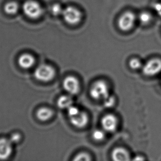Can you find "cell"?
I'll return each mask as SVG.
<instances>
[{"mask_svg":"<svg viewBox=\"0 0 161 161\" xmlns=\"http://www.w3.org/2000/svg\"><path fill=\"white\" fill-rule=\"evenodd\" d=\"M90 94L95 100H104L109 96L108 87L107 84L103 81H97L92 85Z\"/></svg>","mask_w":161,"mask_h":161,"instance_id":"obj_1","label":"cell"},{"mask_svg":"<svg viewBox=\"0 0 161 161\" xmlns=\"http://www.w3.org/2000/svg\"><path fill=\"white\" fill-rule=\"evenodd\" d=\"M23 10L27 17L34 19L40 17L43 13L42 6L33 0H29L25 2L23 6Z\"/></svg>","mask_w":161,"mask_h":161,"instance_id":"obj_2","label":"cell"},{"mask_svg":"<svg viewBox=\"0 0 161 161\" xmlns=\"http://www.w3.org/2000/svg\"><path fill=\"white\" fill-rule=\"evenodd\" d=\"M62 15L65 22L72 25L78 24L82 18L80 11L73 6H68L64 9Z\"/></svg>","mask_w":161,"mask_h":161,"instance_id":"obj_3","label":"cell"},{"mask_svg":"<svg viewBox=\"0 0 161 161\" xmlns=\"http://www.w3.org/2000/svg\"><path fill=\"white\" fill-rule=\"evenodd\" d=\"M35 78L41 81L47 82L51 80L55 75L54 70L50 65L42 64L35 70Z\"/></svg>","mask_w":161,"mask_h":161,"instance_id":"obj_4","label":"cell"},{"mask_svg":"<svg viewBox=\"0 0 161 161\" xmlns=\"http://www.w3.org/2000/svg\"><path fill=\"white\" fill-rule=\"evenodd\" d=\"M136 20V17L131 12H126L123 13L118 20V24L122 31H128L133 28Z\"/></svg>","mask_w":161,"mask_h":161,"instance_id":"obj_5","label":"cell"},{"mask_svg":"<svg viewBox=\"0 0 161 161\" xmlns=\"http://www.w3.org/2000/svg\"><path fill=\"white\" fill-rule=\"evenodd\" d=\"M142 72L147 76H153L161 72V61L153 59L147 62L142 67Z\"/></svg>","mask_w":161,"mask_h":161,"instance_id":"obj_6","label":"cell"},{"mask_svg":"<svg viewBox=\"0 0 161 161\" xmlns=\"http://www.w3.org/2000/svg\"><path fill=\"white\" fill-rule=\"evenodd\" d=\"M63 87L66 92L71 95H75L78 93L80 85L77 79L74 76H67L63 81Z\"/></svg>","mask_w":161,"mask_h":161,"instance_id":"obj_7","label":"cell"},{"mask_svg":"<svg viewBox=\"0 0 161 161\" xmlns=\"http://www.w3.org/2000/svg\"><path fill=\"white\" fill-rule=\"evenodd\" d=\"M12 143L6 138L0 139V159L5 160L12 153Z\"/></svg>","mask_w":161,"mask_h":161,"instance_id":"obj_8","label":"cell"},{"mask_svg":"<svg viewBox=\"0 0 161 161\" xmlns=\"http://www.w3.org/2000/svg\"><path fill=\"white\" fill-rule=\"evenodd\" d=\"M101 123L105 130L108 132H113L117 127L118 121L114 115L107 114L103 117Z\"/></svg>","mask_w":161,"mask_h":161,"instance_id":"obj_9","label":"cell"},{"mask_svg":"<svg viewBox=\"0 0 161 161\" xmlns=\"http://www.w3.org/2000/svg\"><path fill=\"white\" fill-rule=\"evenodd\" d=\"M88 120L89 118L87 114L81 111L78 114L70 118L71 123L78 128H83L86 126L88 123Z\"/></svg>","mask_w":161,"mask_h":161,"instance_id":"obj_10","label":"cell"},{"mask_svg":"<svg viewBox=\"0 0 161 161\" xmlns=\"http://www.w3.org/2000/svg\"><path fill=\"white\" fill-rule=\"evenodd\" d=\"M35 59L33 56L30 54L25 53L22 54L18 59L19 65L24 69H28L33 67Z\"/></svg>","mask_w":161,"mask_h":161,"instance_id":"obj_11","label":"cell"},{"mask_svg":"<svg viewBox=\"0 0 161 161\" xmlns=\"http://www.w3.org/2000/svg\"><path fill=\"white\" fill-rule=\"evenodd\" d=\"M129 157L128 153L125 149L121 147L115 148L112 153V157L114 161H128Z\"/></svg>","mask_w":161,"mask_h":161,"instance_id":"obj_12","label":"cell"},{"mask_svg":"<svg viewBox=\"0 0 161 161\" xmlns=\"http://www.w3.org/2000/svg\"><path fill=\"white\" fill-rule=\"evenodd\" d=\"M53 115V111L45 107L39 109L36 112L37 118L42 121L47 120L52 117Z\"/></svg>","mask_w":161,"mask_h":161,"instance_id":"obj_13","label":"cell"},{"mask_svg":"<svg viewBox=\"0 0 161 161\" xmlns=\"http://www.w3.org/2000/svg\"><path fill=\"white\" fill-rule=\"evenodd\" d=\"M73 100L68 96H62L59 98L57 105L59 108L62 109L67 108L72 106Z\"/></svg>","mask_w":161,"mask_h":161,"instance_id":"obj_14","label":"cell"},{"mask_svg":"<svg viewBox=\"0 0 161 161\" xmlns=\"http://www.w3.org/2000/svg\"><path fill=\"white\" fill-rule=\"evenodd\" d=\"M19 9V5L17 2H9L4 5V10L6 13L13 15L17 13Z\"/></svg>","mask_w":161,"mask_h":161,"instance_id":"obj_15","label":"cell"},{"mask_svg":"<svg viewBox=\"0 0 161 161\" xmlns=\"http://www.w3.org/2000/svg\"><path fill=\"white\" fill-rule=\"evenodd\" d=\"M152 20V15L146 12H143L139 15V20L142 24H147Z\"/></svg>","mask_w":161,"mask_h":161,"instance_id":"obj_16","label":"cell"},{"mask_svg":"<svg viewBox=\"0 0 161 161\" xmlns=\"http://www.w3.org/2000/svg\"><path fill=\"white\" fill-rule=\"evenodd\" d=\"M92 137L96 141L100 142L104 139L105 137V133L101 130H96L92 133Z\"/></svg>","mask_w":161,"mask_h":161,"instance_id":"obj_17","label":"cell"},{"mask_svg":"<svg viewBox=\"0 0 161 161\" xmlns=\"http://www.w3.org/2000/svg\"><path fill=\"white\" fill-rule=\"evenodd\" d=\"M63 9L62 7L58 3L53 4L51 8V12L54 15H59L62 14Z\"/></svg>","mask_w":161,"mask_h":161,"instance_id":"obj_18","label":"cell"},{"mask_svg":"<svg viewBox=\"0 0 161 161\" xmlns=\"http://www.w3.org/2000/svg\"><path fill=\"white\" fill-rule=\"evenodd\" d=\"M129 65L133 69H137L142 67V63L138 59H132L129 62Z\"/></svg>","mask_w":161,"mask_h":161,"instance_id":"obj_19","label":"cell"},{"mask_svg":"<svg viewBox=\"0 0 161 161\" xmlns=\"http://www.w3.org/2000/svg\"><path fill=\"white\" fill-rule=\"evenodd\" d=\"M73 160L76 161H87L91 160V158H90L89 156L86 153H79L78 155H76Z\"/></svg>","mask_w":161,"mask_h":161,"instance_id":"obj_20","label":"cell"},{"mask_svg":"<svg viewBox=\"0 0 161 161\" xmlns=\"http://www.w3.org/2000/svg\"><path fill=\"white\" fill-rule=\"evenodd\" d=\"M68 115L69 117V118L74 117L76 114H78L79 113V109L77 107L73 106H70V107L67 108Z\"/></svg>","mask_w":161,"mask_h":161,"instance_id":"obj_21","label":"cell"},{"mask_svg":"<svg viewBox=\"0 0 161 161\" xmlns=\"http://www.w3.org/2000/svg\"><path fill=\"white\" fill-rule=\"evenodd\" d=\"M103 103L106 107L109 108V107H112L115 103V98H114L113 96L109 95L107 98H105L103 100Z\"/></svg>","mask_w":161,"mask_h":161,"instance_id":"obj_22","label":"cell"},{"mask_svg":"<svg viewBox=\"0 0 161 161\" xmlns=\"http://www.w3.org/2000/svg\"><path fill=\"white\" fill-rule=\"evenodd\" d=\"M9 139L12 144H16L19 142L20 140V135L18 133H14L11 135Z\"/></svg>","mask_w":161,"mask_h":161,"instance_id":"obj_23","label":"cell"},{"mask_svg":"<svg viewBox=\"0 0 161 161\" xmlns=\"http://www.w3.org/2000/svg\"><path fill=\"white\" fill-rule=\"evenodd\" d=\"M153 8L157 14L161 17V2L156 3L153 6Z\"/></svg>","mask_w":161,"mask_h":161,"instance_id":"obj_24","label":"cell"},{"mask_svg":"<svg viewBox=\"0 0 161 161\" xmlns=\"http://www.w3.org/2000/svg\"><path fill=\"white\" fill-rule=\"evenodd\" d=\"M144 158H143L142 157H141V156H137V157H136L134 160H137V161H139V160H140V161H142V160H144Z\"/></svg>","mask_w":161,"mask_h":161,"instance_id":"obj_25","label":"cell"}]
</instances>
